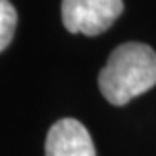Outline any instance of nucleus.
<instances>
[{
  "label": "nucleus",
  "instance_id": "nucleus-2",
  "mask_svg": "<svg viewBox=\"0 0 156 156\" xmlns=\"http://www.w3.org/2000/svg\"><path fill=\"white\" fill-rule=\"evenodd\" d=\"M123 12V0H62L61 16L69 33H104Z\"/></svg>",
  "mask_w": 156,
  "mask_h": 156
},
{
  "label": "nucleus",
  "instance_id": "nucleus-4",
  "mask_svg": "<svg viewBox=\"0 0 156 156\" xmlns=\"http://www.w3.org/2000/svg\"><path fill=\"white\" fill-rule=\"evenodd\" d=\"M17 24V12L9 0H0V52L11 44Z\"/></svg>",
  "mask_w": 156,
  "mask_h": 156
},
{
  "label": "nucleus",
  "instance_id": "nucleus-3",
  "mask_svg": "<svg viewBox=\"0 0 156 156\" xmlns=\"http://www.w3.org/2000/svg\"><path fill=\"white\" fill-rule=\"evenodd\" d=\"M45 156H97L89 130L73 118L50 127L45 140Z\"/></svg>",
  "mask_w": 156,
  "mask_h": 156
},
{
  "label": "nucleus",
  "instance_id": "nucleus-1",
  "mask_svg": "<svg viewBox=\"0 0 156 156\" xmlns=\"http://www.w3.org/2000/svg\"><path fill=\"white\" fill-rule=\"evenodd\" d=\"M97 83L108 102L125 106L156 85V52L139 42L120 45L109 54Z\"/></svg>",
  "mask_w": 156,
  "mask_h": 156
}]
</instances>
